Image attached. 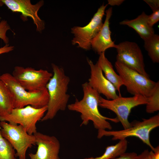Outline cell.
<instances>
[{"mask_svg": "<svg viewBox=\"0 0 159 159\" xmlns=\"http://www.w3.org/2000/svg\"><path fill=\"white\" fill-rule=\"evenodd\" d=\"M125 1L124 0H108L107 4L112 6H119Z\"/></svg>", "mask_w": 159, "mask_h": 159, "instance_id": "obj_30", "label": "cell"}, {"mask_svg": "<svg viewBox=\"0 0 159 159\" xmlns=\"http://www.w3.org/2000/svg\"><path fill=\"white\" fill-rule=\"evenodd\" d=\"M90 69V75L87 82L90 85L100 94L104 95L108 100L115 99L119 97L112 84L104 76L97 63L94 64L87 59Z\"/></svg>", "mask_w": 159, "mask_h": 159, "instance_id": "obj_13", "label": "cell"}, {"mask_svg": "<svg viewBox=\"0 0 159 159\" xmlns=\"http://www.w3.org/2000/svg\"><path fill=\"white\" fill-rule=\"evenodd\" d=\"M146 111L148 113H153L159 110V82L156 84L147 97Z\"/></svg>", "mask_w": 159, "mask_h": 159, "instance_id": "obj_21", "label": "cell"}, {"mask_svg": "<svg viewBox=\"0 0 159 159\" xmlns=\"http://www.w3.org/2000/svg\"><path fill=\"white\" fill-rule=\"evenodd\" d=\"M159 20V10L153 11L150 15L148 16L147 21L149 25L153 27L154 24Z\"/></svg>", "mask_w": 159, "mask_h": 159, "instance_id": "obj_24", "label": "cell"}, {"mask_svg": "<svg viewBox=\"0 0 159 159\" xmlns=\"http://www.w3.org/2000/svg\"><path fill=\"white\" fill-rule=\"evenodd\" d=\"M148 16L143 12L136 18L130 20H125L120 22V24L127 25L133 29L144 41L155 34L153 28L150 26L148 23Z\"/></svg>", "mask_w": 159, "mask_h": 159, "instance_id": "obj_16", "label": "cell"}, {"mask_svg": "<svg viewBox=\"0 0 159 159\" xmlns=\"http://www.w3.org/2000/svg\"><path fill=\"white\" fill-rule=\"evenodd\" d=\"M112 7L106 11V16L101 29L90 42L91 48L100 54L105 52L110 48H115L116 45L111 38V32L110 28V20L112 14Z\"/></svg>", "mask_w": 159, "mask_h": 159, "instance_id": "obj_15", "label": "cell"}, {"mask_svg": "<svg viewBox=\"0 0 159 159\" xmlns=\"http://www.w3.org/2000/svg\"><path fill=\"white\" fill-rule=\"evenodd\" d=\"M135 159H152L150 151L145 150L137 155Z\"/></svg>", "mask_w": 159, "mask_h": 159, "instance_id": "obj_27", "label": "cell"}, {"mask_svg": "<svg viewBox=\"0 0 159 159\" xmlns=\"http://www.w3.org/2000/svg\"><path fill=\"white\" fill-rule=\"evenodd\" d=\"M137 155L135 152H125L114 159H135Z\"/></svg>", "mask_w": 159, "mask_h": 159, "instance_id": "obj_26", "label": "cell"}, {"mask_svg": "<svg viewBox=\"0 0 159 159\" xmlns=\"http://www.w3.org/2000/svg\"><path fill=\"white\" fill-rule=\"evenodd\" d=\"M14 108L11 93L6 85L0 80V117L9 114Z\"/></svg>", "mask_w": 159, "mask_h": 159, "instance_id": "obj_18", "label": "cell"}, {"mask_svg": "<svg viewBox=\"0 0 159 159\" xmlns=\"http://www.w3.org/2000/svg\"><path fill=\"white\" fill-rule=\"evenodd\" d=\"M152 159H159V146L155 148L153 151H150Z\"/></svg>", "mask_w": 159, "mask_h": 159, "instance_id": "obj_29", "label": "cell"}, {"mask_svg": "<svg viewBox=\"0 0 159 159\" xmlns=\"http://www.w3.org/2000/svg\"><path fill=\"white\" fill-rule=\"evenodd\" d=\"M4 4L2 1V0H0V6H2Z\"/></svg>", "mask_w": 159, "mask_h": 159, "instance_id": "obj_31", "label": "cell"}, {"mask_svg": "<svg viewBox=\"0 0 159 159\" xmlns=\"http://www.w3.org/2000/svg\"><path fill=\"white\" fill-rule=\"evenodd\" d=\"M11 28L7 21L2 20L0 22V38L6 44H8L9 39L6 35L7 31L10 30Z\"/></svg>", "mask_w": 159, "mask_h": 159, "instance_id": "obj_23", "label": "cell"}, {"mask_svg": "<svg viewBox=\"0 0 159 159\" xmlns=\"http://www.w3.org/2000/svg\"><path fill=\"white\" fill-rule=\"evenodd\" d=\"M97 63L104 72L105 77L118 91L119 96H121L120 89L122 86L123 85V83L119 75L114 70L111 63L105 57V52L99 54Z\"/></svg>", "mask_w": 159, "mask_h": 159, "instance_id": "obj_17", "label": "cell"}, {"mask_svg": "<svg viewBox=\"0 0 159 159\" xmlns=\"http://www.w3.org/2000/svg\"><path fill=\"white\" fill-rule=\"evenodd\" d=\"M12 75L25 90L30 92L40 90L46 86L53 74L46 70H37L31 67H14Z\"/></svg>", "mask_w": 159, "mask_h": 159, "instance_id": "obj_9", "label": "cell"}, {"mask_svg": "<svg viewBox=\"0 0 159 159\" xmlns=\"http://www.w3.org/2000/svg\"><path fill=\"white\" fill-rule=\"evenodd\" d=\"M150 7L153 11L159 10V0H144Z\"/></svg>", "mask_w": 159, "mask_h": 159, "instance_id": "obj_25", "label": "cell"}, {"mask_svg": "<svg viewBox=\"0 0 159 159\" xmlns=\"http://www.w3.org/2000/svg\"><path fill=\"white\" fill-rule=\"evenodd\" d=\"M14 49V47L9 46V44H6L3 47L0 48V54L6 53L12 51Z\"/></svg>", "mask_w": 159, "mask_h": 159, "instance_id": "obj_28", "label": "cell"}, {"mask_svg": "<svg viewBox=\"0 0 159 159\" xmlns=\"http://www.w3.org/2000/svg\"><path fill=\"white\" fill-rule=\"evenodd\" d=\"M148 98L140 95L132 97H123L119 96L112 100H108L100 96L99 106L114 112L124 129L130 127L131 123L128 121V116L132 108L138 106L146 105Z\"/></svg>", "mask_w": 159, "mask_h": 159, "instance_id": "obj_6", "label": "cell"}, {"mask_svg": "<svg viewBox=\"0 0 159 159\" xmlns=\"http://www.w3.org/2000/svg\"><path fill=\"white\" fill-rule=\"evenodd\" d=\"M144 47L148 56L154 63L159 62V36L154 34L144 40Z\"/></svg>", "mask_w": 159, "mask_h": 159, "instance_id": "obj_20", "label": "cell"}, {"mask_svg": "<svg viewBox=\"0 0 159 159\" xmlns=\"http://www.w3.org/2000/svg\"><path fill=\"white\" fill-rule=\"evenodd\" d=\"M0 80L6 85L11 93L14 108H23L27 105L39 108L47 106L49 97L46 87L37 91H28L18 83L12 74L8 73L0 75Z\"/></svg>", "mask_w": 159, "mask_h": 159, "instance_id": "obj_3", "label": "cell"}, {"mask_svg": "<svg viewBox=\"0 0 159 159\" xmlns=\"http://www.w3.org/2000/svg\"><path fill=\"white\" fill-rule=\"evenodd\" d=\"M107 4H103L98 9L90 22L83 27L75 26L71 29L74 35L72 44L86 50L91 48L90 42L101 29L103 23L102 18Z\"/></svg>", "mask_w": 159, "mask_h": 159, "instance_id": "obj_10", "label": "cell"}, {"mask_svg": "<svg viewBox=\"0 0 159 159\" xmlns=\"http://www.w3.org/2000/svg\"><path fill=\"white\" fill-rule=\"evenodd\" d=\"M8 8L13 12L21 13L24 18H31L36 25L37 31L41 32L45 28L44 21L38 15V12L43 5V1L32 4L30 0H2Z\"/></svg>", "mask_w": 159, "mask_h": 159, "instance_id": "obj_14", "label": "cell"}, {"mask_svg": "<svg viewBox=\"0 0 159 159\" xmlns=\"http://www.w3.org/2000/svg\"><path fill=\"white\" fill-rule=\"evenodd\" d=\"M47 109V106L39 108L31 105L21 108H14L9 114L0 117V121L20 125L29 134L33 135L37 132V122L41 120Z\"/></svg>", "mask_w": 159, "mask_h": 159, "instance_id": "obj_8", "label": "cell"}, {"mask_svg": "<svg viewBox=\"0 0 159 159\" xmlns=\"http://www.w3.org/2000/svg\"><path fill=\"white\" fill-rule=\"evenodd\" d=\"M115 66L128 92L133 95L149 96L156 82L117 61Z\"/></svg>", "mask_w": 159, "mask_h": 159, "instance_id": "obj_5", "label": "cell"}, {"mask_svg": "<svg viewBox=\"0 0 159 159\" xmlns=\"http://www.w3.org/2000/svg\"><path fill=\"white\" fill-rule=\"evenodd\" d=\"M83 96L82 100H76L73 103L67 105L68 109L81 114L82 122L80 126L87 125L90 121L94 127L98 130H111L112 126L107 121L119 122L117 117L112 118L102 115L98 109L100 94L86 82L82 85Z\"/></svg>", "mask_w": 159, "mask_h": 159, "instance_id": "obj_1", "label": "cell"}, {"mask_svg": "<svg viewBox=\"0 0 159 159\" xmlns=\"http://www.w3.org/2000/svg\"><path fill=\"white\" fill-rule=\"evenodd\" d=\"M0 125L1 134L16 151V157H18L19 159H26L28 149L36 145L34 135L29 134L20 125L10 124L5 121H0Z\"/></svg>", "mask_w": 159, "mask_h": 159, "instance_id": "obj_7", "label": "cell"}, {"mask_svg": "<svg viewBox=\"0 0 159 159\" xmlns=\"http://www.w3.org/2000/svg\"><path fill=\"white\" fill-rule=\"evenodd\" d=\"M116 60L143 75L149 78L145 69L142 52L136 43L128 41L116 44Z\"/></svg>", "mask_w": 159, "mask_h": 159, "instance_id": "obj_11", "label": "cell"}, {"mask_svg": "<svg viewBox=\"0 0 159 159\" xmlns=\"http://www.w3.org/2000/svg\"><path fill=\"white\" fill-rule=\"evenodd\" d=\"M34 135L37 148L35 153L29 154L31 159H60V143L56 137L37 132Z\"/></svg>", "mask_w": 159, "mask_h": 159, "instance_id": "obj_12", "label": "cell"}, {"mask_svg": "<svg viewBox=\"0 0 159 159\" xmlns=\"http://www.w3.org/2000/svg\"><path fill=\"white\" fill-rule=\"evenodd\" d=\"M159 126V113L148 119H143L142 121L131 123L128 128L119 130L107 131L98 130L97 138L100 139L103 136H112L113 140H122L130 137L138 138L143 143L149 146L153 151L155 148L150 140V134L154 129Z\"/></svg>", "mask_w": 159, "mask_h": 159, "instance_id": "obj_4", "label": "cell"}, {"mask_svg": "<svg viewBox=\"0 0 159 159\" xmlns=\"http://www.w3.org/2000/svg\"><path fill=\"white\" fill-rule=\"evenodd\" d=\"M1 128L0 121V159H17L13 146L1 135Z\"/></svg>", "mask_w": 159, "mask_h": 159, "instance_id": "obj_22", "label": "cell"}, {"mask_svg": "<svg viewBox=\"0 0 159 159\" xmlns=\"http://www.w3.org/2000/svg\"><path fill=\"white\" fill-rule=\"evenodd\" d=\"M53 72L46 88L49 95V100L46 113L41 121L43 122L54 118L59 111L65 110L70 96L67 93L70 81L63 69L52 64Z\"/></svg>", "mask_w": 159, "mask_h": 159, "instance_id": "obj_2", "label": "cell"}, {"mask_svg": "<svg viewBox=\"0 0 159 159\" xmlns=\"http://www.w3.org/2000/svg\"><path fill=\"white\" fill-rule=\"evenodd\" d=\"M127 145L126 139L120 140L116 144L107 147L105 152L101 156L95 158H86L84 159H114L125 152Z\"/></svg>", "mask_w": 159, "mask_h": 159, "instance_id": "obj_19", "label": "cell"}]
</instances>
